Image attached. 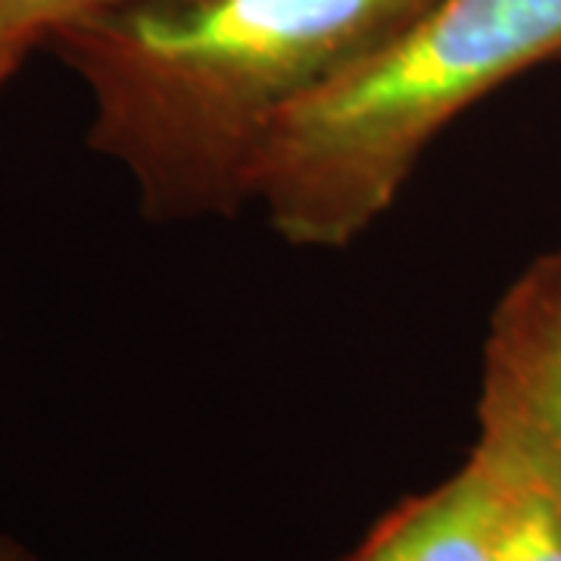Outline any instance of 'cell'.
<instances>
[{
  "label": "cell",
  "instance_id": "7",
  "mask_svg": "<svg viewBox=\"0 0 561 561\" xmlns=\"http://www.w3.org/2000/svg\"><path fill=\"white\" fill-rule=\"evenodd\" d=\"M32 47H38V41L28 38V35H20V32L0 28V88H3V81L20 69V62L28 57Z\"/></svg>",
  "mask_w": 561,
  "mask_h": 561
},
{
  "label": "cell",
  "instance_id": "3",
  "mask_svg": "<svg viewBox=\"0 0 561 561\" xmlns=\"http://www.w3.org/2000/svg\"><path fill=\"white\" fill-rule=\"evenodd\" d=\"M474 453L561 505V247L524 268L483 341Z\"/></svg>",
  "mask_w": 561,
  "mask_h": 561
},
{
  "label": "cell",
  "instance_id": "1",
  "mask_svg": "<svg viewBox=\"0 0 561 561\" xmlns=\"http://www.w3.org/2000/svg\"><path fill=\"white\" fill-rule=\"evenodd\" d=\"M431 0H125L50 28L91 94L88 144L153 221L250 203L278 119Z\"/></svg>",
  "mask_w": 561,
  "mask_h": 561
},
{
  "label": "cell",
  "instance_id": "8",
  "mask_svg": "<svg viewBox=\"0 0 561 561\" xmlns=\"http://www.w3.org/2000/svg\"><path fill=\"white\" fill-rule=\"evenodd\" d=\"M0 561H35V556L22 542L7 537V534H0Z\"/></svg>",
  "mask_w": 561,
  "mask_h": 561
},
{
  "label": "cell",
  "instance_id": "4",
  "mask_svg": "<svg viewBox=\"0 0 561 561\" xmlns=\"http://www.w3.org/2000/svg\"><path fill=\"white\" fill-rule=\"evenodd\" d=\"M493 481L478 456L400 502L343 561H493Z\"/></svg>",
  "mask_w": 561,
  "mask_h": 561
},
{
  "label": "cell",
  "instance_id": "5",
  "mask_svg": "<svg viewBox=\"0 0 561 561\" xmlns=\"http://www.w3.org/2000/svg\"><path fill=\"white\" fill-rule=\"evenodd\" d=\"M481 465L493 481V561H561L559 502L486 459Z\"/></svg>",
  "mask_w": 561,
  "mask_h": 561
},
{
  "label": "cell",
  "instance_id": "6",
  "mask_svg": "<svg viewBox=\"0 0 561 561\" xmlns=\"http://www.w3.org/2000/svg\"><path fill=\"white\" fill-rule=\"evenodd\" d=\"M116 3L125 0H0V28L28 35L41 44L44 35L62 22L79 20Z\"/></svg>",
  "mask_w": 561,
  "mask_h": 561
},
{
  "label": "cell",
  "instance_id": "2",
  "mask_svg": "<svg viewBox=\"0 0 561 561\" xmlns=\"http://www.w3.org/2000/svg\"><path fill=\"white\" fill-rule=\"evenodd\" d=\"M559 54L561 0H431L280 116L250 203L287 243L343 250L397 203L449 122Z\"/></svg>",
  "mask_w": 561,
  "mask_h": 561
}]
</instances>
